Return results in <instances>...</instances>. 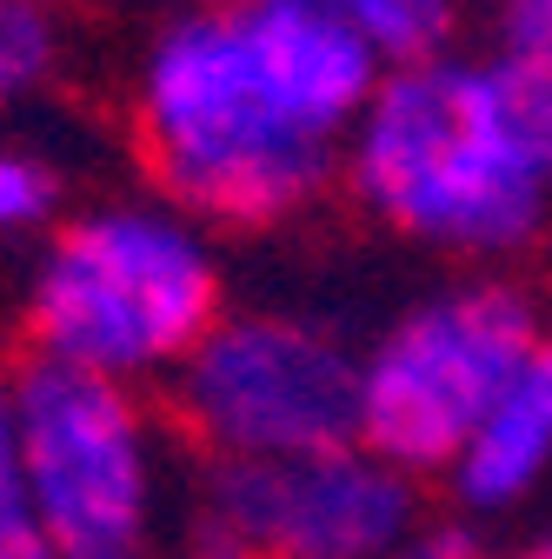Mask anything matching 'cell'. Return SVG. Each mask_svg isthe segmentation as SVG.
<instances>
[{
  "instance_id": "3",
  "label": "cell",
  "mask_w": 552,
  "mask_h": 559,
  "mask_svg": "<svg viewBox=\"0 0 552 559\" xmlns=\"http://www.w3.org/2000/svg\"><path fill=\"white\" fill-rule=\"evenodd\" d=\"M227 313L214 227L167 193H113L74 206L34 253L21 333L34 360L120 386H167Z\"/></svg>"
},
{
  "instance_id": "18",
  "label": "cell",
  "mask_w": 552,
  "mask_h": 559,
  "mask_svg": "<svg viewBox=\"0 0 552 559\" xmlns=\"http://www.w3.org/2000/svg\"><path fill=\"white\" fill-rule=\"evenodd\" d=\"M187 8H233V0H187Z\"/></svg>"
},
{
  "instance_id": "15",
  "label": "cell",
  "mask_w": 552,
  "mask_h": 559,
  "mask_svg": "<svg viewBox=\"0 0 552 559\" xmlns=\"http://www.w3.org/2000/svg\"><path fill=\"white\" fill-rule=\"evenodd\" d=\"M399 559H493V539H487V520L453 507V513H427Z\"/></svg>"
},
{
  "instance_id": "1",
  "label": "cell",
  "mask_w": 552,
  "mask_h": 559,
  "mask_svg": "<svg viewBox=\"0 0 552 559\" xmlns=\"http://www.w3.org/2000/svg\"><path fill=\"white\" fill-rule=\"evenodd\" d=\"M380 81L333 0L180 8L133 67V147L200 227L273 234L339 180Z\"/></svg>"
},
{
  "instance_id": "17",
  "label": "cell",
  "mask_w": 552,
  "mask_h": 559,
  "mask_svg": "<svg viewBox=\"0 0 552 559\" xmlns=\"http://www.w3.org/2000/svg\"><path fill=\"white\" fill-rule=\"evenodd\" d=\"M545 160H552V87H545Z\"/></svg>"
},
{
  "instance_id": "5",
  "label": "cell",
  "mask_w": 552,
  "mask_h": 559,
  "mask_svg": "<svg viewBox=\"0 0 552 559\" xmlns=\"http://www.w3.org/2000/svg\"><path fill=\"white\" fill-rule=\"evenodd\" d=\"M545 326L539 294L513 273H459L406 300L360 346V447L420 486L446 479Z\"/></svg>"
},
{
  "instance_id": "16",
  "label": "cell",
  "mask_w": 552,
  "mask_h": 559,
  "mask_svg": "<svg viewBox=\"0 0 552 559\" xmlns=\"http://www.w3.org/2000/svg\"><path fill=\"white\" fill-rule=\"evenodd\" d=\"M519 559H552V526H545V533H532V539L519 546Z\"/></svg>"
},
{
  "instance_id": "4",
  "label": "cell",
  "mask_w": 552,
  "mask_h": 559,
  "mask_svg": "<svg viewBox=\"0 0 552 559\" xmlns=\"http://www.w3.org/2000/svg\"><path fill=\"white\" fill-rule=\"evenodd\" d=\"M8 380L53 559H167L180 526L173 419L147 386L34 354Z\"/></svg>"
},
{
  "instance_id": "7",
  "label": "cell",
  "mask_w": 552,
  "mask_h": 559,
  "mask_svg": "<svg viewBox=\"0 0 552 559\" xmlns=\"http://www.w3.org/2000/svg\"><path fill=\"white\" fill-rule=\"evenodd\" d=\"M193 493L233 513L266 559H399L427 520V486L373 447L280 466H200Z\"/></svg>"
},
{
  "instance_id": "11",
  "label": "cell",
  "mask_w": 552,
  "mask_h": 559,
  "mask_svg": "<svg viewBox=\"0 0 552 559\" xmlns=\"http://www.w3.org/2000/svg\"><path fill=\"white\" fill-rule=\"evenodd\" d=\"M67 221V174L34 140H0V240H47Z\"/></svg>"
},
{
  "instance_id": "12",
  "label": "cell",
  "mask_w": 552,
  "mask_h": 559,
  "mask_svg": "<svg viewBox=\"0 0 552 559\" xmlns=\"http://www.w3.org/2000/svg\"><path fill=\"white\" fill-rule=\"evenodd\" d=\"M0 559H53L47 520L34 500V473L21 447V413H14V380L0 373Z\"/></svg>"
},
{
  "instance_id": "10",
  "label": "cell",
  "mask_w": 552,
  "mask_h": 559,
  "mask_svg": "<svg viewBox=\"0 0 552 559\" xmlns=\"http://www.w3.org/2000/svg\"><path fill=\"white\" fill-rule=\"evenodd\" d=\"M67 67L60 0H0V114L40 100Z\"/></svg>"
},
{
  "instance_id": "6",
  "label": "cell",
  "mask_w": 552,
  "mask_h": 559,
  "mask_svg": "<svg viewBox=\"0 0 552 559\" xmlns=\"http://www.w3.org/2000/svg\"><path fill=\"white\" fill-rule=\"evenodd\" d=\"M167 419L200 466L360 447V346L307 307H227L167 380Z\"/></svg>"
},
{
  "instance_id": "9",
  "label": "cell",
  "mask_w": 552,
  "mask_h": 559,
  "mask_svg": "<svg viewBox=\"0 0 552 559\" xmlns=\"http://www.w3.org/2000/svg\"><path fill=\"white\" fill-rule=\"evenodd\" d=\"M333 14L367 40L386 74L459 53V0H333Z\"/></svg>"
},
{
  "instance_id": "13",
  "label": "cell",
  "mask_w": 552,
  "mask_h": 559,
  "mask_svg": "<svg viewBox=\"0 0 552 559\" xmlns=\"http://www.w3.org/2000/svg\"><path fill=\"white\" fill-rule=\"evenodd\" d=\"M493 53L526 81L552 87V0H500L493 8Z\"/></svg>"
},
{
  "instance_id": "2",
  "label": "cell",
  "mask_w": 552,
  "mask_h": 559,
  "mask_svg": "<svg viewBox=\"0 0 552 559\" xmlns=\"http://www.w3.org/2000/svg\"><path fill=\"white\" fill-rule=\"evenodd\" d=\"M339 180L393 240L466 266H500L552 221L545 87L500 53L399 67L360 114Z\"/></svg>"
},
{
  "instance_id": "8",
  "label": "cell",
  "mask_w": 552,
  "mask_h": 559,
  "mask_svg": "<svg viewBox=\"0 0 552 559\" xmlns=\"http://www.w3.org/2000/svg\"><path fill=\"white\" fill-rule=\"evenodd\" d=\"M545 479H552V326L519 360V373L500 386V400L487 406V419L472 427L466 453L453 460V473L440 486L459 513L506 520Z\"/></svg>"
},
{
  "instance_id": "14",
  "label": "cell",
  "mask_w": 552,
  "mask_h": 559,
  "mask_svg": "<svg viewBox=\"0 0 552 559\" xmlns=\"http://www.w3.org/2000/svg\"><path fill=\"white\" fill-rule=\"evenodd\" d=\"M167 559H266V552L247 539V526H240L233 513H220L214 500L187 493V507H180V526H173V546H167Z\"/></svg>"
}]
</instances>
